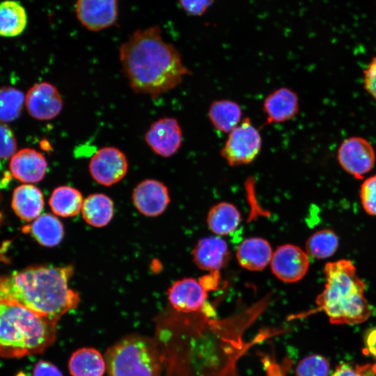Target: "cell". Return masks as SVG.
I'll return each instance as SVG.
<instances>
[{"instance_id": "29", "label": "cell", "mask_w": 376, "mask_h": 376, "mask_svg": "<svg viewBox=\"0 0 376 376\" xmlns=\"http://www.w3.org/2000/svg\"><path fill=\"white\" fill-rule=\"evenodd\" d=\"M25 97L23 93L13 87L0 89V122H12L20 116Z\"/></svg>"}, {"instance_id": "16", "label": "cell", "mask_w": 376, "mask_h": 376, "mask_svg": "<svg viewBox=\"0 0 376 376\" xmlns=\"http://www.w3.org/2000/svg\"><path fill=\"white\" fill-rule=\"evenodd\" d=\"M262 109L266 116V124L285 123L298 114L299 97L292 89L281 87L267 95Z\"/></svg>"}, {"instance_id": "33", "label": "cell", "mask_w": 376, "mask_h": 376, "mask_svg": "<svg viewBox=\"0 0 376 376\" xmlns=\"http://www.w3.org/2000/svg\"><path fill=\"white\" fill-rule=\"evenodd\" d=\"M331 376H376V363L352 366L342 363Z\"/></svg>"}, {"instance_id": "14", "label": "cell", "mask_w": 376, "mask_h": 376, "mask_svg": "<svg viewBox=\"0 0 376 376\" xmlns=\"http://www.w3.org/2000/svg\"><path fill=\"white\" fill-rule=\"evenodd\" d=\"M75 14L80 24L91 31L113 26L118 15V0H76Z\"/></svg>"}, {"instance_id": "17", "label": "cell", "mask_w": 376, "mask_h": 376, "mask_svg": "<svg viewBox=\"0 0 376 376\" xmlns=\"http://www.w3.org/2000/svg\"><path fill=\"white\" fill-rule=\"evenodd\" d=\"M229 255L228 244L220 236L201 238L192 251L196 266L210 273L219 272L227 263Z\"/></svg>"}, {"instance_id": "11", "label": "cell", "mask_w": 376, "mask_h": 376, "mask_svg": "<svg viewBox=\"0 0 376 376\" xmlns=\"http://www.w3.org/2000/svg\"><path fill=\"white\" fill-rule=\"evenodd\" d=\"M168 298L173 308L179 313H212L206 308L207 291L200 281L183 278L176 281L168 290Z\"/></svg>"}, {"instance_id": "37", "label": "cell", "mask_w": 376, "mask_h": 376, "mask_svg": "<svg viewBox=\"0 0 376 376\" xmlns=\"http://www.w3.org/2000/svg\"><path fill=\"white\" fill-rule=\"evenodd\" d=\"M32 376H63V375L55 365L41 360L36 363Z\"/></svg>"}, {"instance_id": "9", "label": "cell", "mask_w": 376, "mask_h": 376, "mask_svg": "<svg viewBox=\"0 0 376 376\" xmlns=\"http://www.w3.org/2000/svg\"><path fill=\"white\" fill-rule=\"evenodd\" d=\"M89 172L93 179L104 186H111L126 175L128 162L123 152L116 147L99 149L91 157Z\"/></svg>"}, {"instance_id": "8", "label": "cell", "mask_w": 376, "mask_h": 376, "mask_svg": "<svg viewBox=\"0 0 376 376\" xmlns=\"http://www.w3.org/2000/svg\"><path fill=\"white\" fill-rule=\"evenodd\" d=\"M337 160L340 167L357 179H362L374 167L376 154L372 144L361 136H351L340 144Z\"/></svg>"}, {"instance_id": "4", "label": "cell", "mask_w": 376, "mask_h": 376, "mask_svg": "<svg viewBox=\"0 0 376 376\" xmlns=\"http://www.w3.org/2000/svg\"><path fill=\"white\" fill-rule=\"evenodd\" d=\"M325 284L317 297L315 310L324 311L331 324H353L365 322L371 314L366 298L365 283L358 276L353 263L341 259L324 267Z\"/></svg>"}, {"instance_id": "34", "label": "cell", "mask_w": 376, "mask_h": 376, "mask_svg": "<svg viewBox=\"0 0 376 376\" xmlns=\"http://www.w3.org/2000/svg\"><path fill=\"white\" fill-rule=\"evenodd\" d=\"M363 83L366 91L376 100V56L363 70Z\"/></svg>"}, {"instance_id": "10", "label": "cell", "mask_w": 376, "mask_h": 376, "mask_svg": "<svg viewBox=\"0 0 376 376\" xmlns=\"http://www.w3.org/2000/svg\"><path fill=\"white\" fill-rule=\"evenodd\" d=\"M269 264L277 279L286 283H295L306 274L310 262L308 255L300 247L285 244L273 251Z\"/></svg>"}, {"instance_id": "22", "label": "cell", "mask_w": 376, "mask_h": 376, "mask_svg": "<svg viewBox=\"0 0 376 376\" xmlns=\"http://www.w3.org/2000/svg\"><path fill=\"white\" fill-rule=\"evenodd\" d=\"M207 115L214 129L223 133H229L241 123L242 111L236 102L223 99L210 104Z\"/></svg>"}, {"instance_id": "20", "label": "cell", "mask_w": 376, "mask_h": 376, "mask_svg": "<svg viewBox=\"0 0 376 376\" xmlns=\"http://www.w3.org/2000/svg\"><path fill=\"white\" fill-rule=\"evenodd\" d=\"M11 205L18 217L25 221H31L40 215L44 207V196L36 186L22 185L14 189Z\"/></svg>"}, {"instance_id": "35", "label": "cell", "mask_w": 376, "mask_h": 376, "mask_svg": "<svg viewBox=\"0 0 376 376\" xmlns=\"http://www.w3.org/2000/svg\"><path fill=\"white\" fill-rule=\"evenodd\" d=\"M214 0H179L182 8L189 15L201 16L213 3Z\"/></svg>"}, {"instance_id": "36", "label": "cell", "mask_w": 376, "mask_h": 376, "mask_svg": "<svg viewBox=\"0 0 376 376\" xmlns=\"http://www.w3.org/2000/svg\"><path fill=\"white\" fill-rule=\"evenodd\" d=\"M260 359L267 376H285L281 366L273 357L260 353Z\"/></svg>"}, {"instance_id": "19", "label": "cell", "mask_w": 376, "mask_h": 376, "mask_svg": "<svg viewBox=\"0 0 376 376\" xmlns=\"http://www.w3.org/2000/svg\"><path fill=\"white\" fill-rule=\"evenodd\" d=\"M273 251L266 240L252 237L244 240L238 246L236 257L243 268L251 271L265 269L272 259Z\"/></svg>"}, {"instance_id": "5", "label": "cell", "mask_w": 376, "mask_h": 376, "mask_svg": "<svg viewBox=\"0 0 376 376\" xmlns=\"http://www.w3.org/2000/svg\"><path fill=\"white\" fill-rule=\"evenodd\" d=\"M56 322L16 304L0 301V357L42 352L56 338Z\"/></svg>"}, {"instance_id": "27", "label": "cell", "mask_w": 376, "mask_h": 376, "mask_svg": "<svg viewBox=\"0 0 376 376\" xmlns=\"http://www.w3.org/2000/svg\"><path fill=\"white\" fill-rule=\"evenodd\" d=\"M83 196L77 189L67 185L55 188L49 198L52 212L62 217H74L81 210Z\"/></svg>"}, {"instance_id": "30", "label": "cell", "mask_w": 376, "mask_h": 376, "mask_svg": "<svg viewBox=\"0 0 376 376\" xmlns=\"http://www.w3.org/2000/svg\"><path fill=\"white\" fill-rule=\"evenodd\" d=\"M329 363L318 354L308 355L302 359L295 369L296 376H329Z\"/></svg>"}, {"instance_id": "21", "label": "cell", "mask_w": 376, "mask_h": 376, "mask_svg": "<svg viewBox=\"0 0 376 376\" xmlns=\"http://www.w3.org/2000/svg\"><path fill=\"white\" fill-rule=\"evenodd\" d=\"M30 234L40 244L45 247L58 245L64 237V228L61 221L54 214H40L29 225L22 228Z\"/></svg>"}, {"instance_id": "2", "label": "cell", "mask_w": 376, "mask_h": 376, "mask_svg": "<svg viewBox=\"0 0 376 376\" xmlns=\"http://www.w3.org/2000/svg\"><path fill=\"white\" fill-rule=\"evenodd\" d=\"M188 376H239L237 361L249 347L265 336L243 341L250 320L216 321L207 312L187 313Z\"/></svg>"}, {"instance_id": "32", "label": "cell", "mask_w": 376, "mask_h": 376, "mask_svg": "<svg viewBox=\"0 0 376 376\" xmlns=\"http://www.w3.org/2000/svg\"><path fill=\"white\" fill-rule=\"evenodd\" d=\"M17 150V141L12 130L4 123L0 122V159L11 158Z\"/></svg>"}, {"instance_id": "26", "label": "cell", "mask_w": 376, "mask_h": 376, "mask_svg": "<svg viewBox=\"0 0 376 376\" xmlns=\"http://www.w3.org/2000/svg\"><path fill=\"white\" fill-rule=\"evenodd\" d=\"M27 21L26 10L19 2L6 0L0 3V36L20 35L24 31Z\"/></svg>"}, {"instance_id": "6", "label": "cell", "mask_w": 376, "mask_h": 376, "mask_svg": "<svg viewBox=\"0 0 376 376\" xmlns=\"http://www.w3.org/2000/svg\"><path fill=\"white\" fill-rule=\"evenodd\" d=\"M107 376H160L162 355L156 343L140 335L122 338L104 354Z\"/></svg>"}, {"instance_id": "1", "label": "cell", "mask_w": 376, "mask_h": 376, "mask_svg": "<svg viewBox=\"0 0 376 376\" xmlns=\"http://www.w3.org/2000/svg\"><path fill=\"white\" fill-rule=\"evenodd\" d=\"M119 59L133 91L153 98L173 90L191 74L179 51L163 39L158 25L133 32L121 44Z\"/></svg>"}, {"instance_id": "38", "label": "cell", "mask_w": 376, "mask_h": 376, "mask_svg": "<svg viewBox=\"0 0 376 376\" xmlns=\"http://www.w3.org/2000/svg\"><path fill=\"white\" fill-rule=\"evenodd\" d=\"M363 343L366 353L376 360V326L366 331Z\"/></svg>"}, {"instance_id": "25", "label": "cell", "mask_w": 376, "mask_h": 376, "mask_svg": "<svg viewBox=\"0 0 376 376\" xmlns=\"http://www.w3.org/2000/svg\"><path fill=\"white\" fill-rule=\"evenodd\" d=\"M113 203L107 195L96 193L84 200L81 214L89 225L100 228L107 226L113 216Z\"/></svg>"}, {"instance_id": "13", "label": "cell", "mask_w": 376, "mask_h": 376, "mask_svg": "<svg viewBox=\"0 0 376 376\" xmlns=\"http://www.w3.org/2000/svg\"><path fill=\"white\" fill-rule=\"evenodd\" d=\"M25 104L29 115L39 120H49L62 111L63 101L55 86L42 81L31 87L25 96Z\"/></svg>"}, {"instance_id": "24", "label": "cell", "mask_w": 376, "mask_h": 376, "mask_svg": "<svg viewBox=\"0 0 376 376\" xmlns=\"http://www.w3.org/2000/svg\"><path fill=\"white\" fill-rule=\"evenodd\" d=\"M241 221L240 213L232 203L221 202L213 205L207 216L209 229L217 236L235 231Z\"/></svg>"}, {"instance_id": "18", "label": "cell", "mask_w": 376, "mask_h": 376, "mask_svg": "<svg viewBox=\"0 0 376 376\" xmlns=\"http://www.w3.org/2000/svg\"><path fill=\"white\" fill-rule=\"evenodd\" d=\"M9 168L12 175L17 180L34 183L41 181L45 176L47 162L39 151L23 148L10 158Z\"/></svg>"}, {"instance_id": "3", "label": "cell", "mask_w": 376, "mask_h": 376, "mask_svg": "<svg viewBox=\"0 0 376 376\" xmlns=\"http://www.w3.org/2000/svg\"><path fill=\"white\" fill-rule=\"evenodd\" d=\"M74 270L72 265H40L1 275L0 301L21 305L57 322L80 301L68 285Z\"/></svg>"}, {"instance_id": "23", "label": "cell", "mask_w": 376, "mask_h": 376, "mask_svg": "<svg viewBox=\"0 0 376 376\" xmlns=\"http://www.w3.org/2000/svg\"><path fill=\"white\" fill-rule=\"evenodd\" d=\"M72 376H103L106 371L104 357L96 349L83 347L71 355L68 363Z\"/></svg>"}, {"instance_id": "12", "label": "cell", "mask_w": 376, "mask_h": 376, "mask_svg": "<svg viewBox=\"0 0 376 376\" xmlns=\"http://www.w3.org/2000/svg\"><path fill=\"white\" fill-rule=\"evenodd\" d=\"M182 138L180 125L173 117H163L154 121L144 136L150 148L163 157L175 154L182 146Z\"/></svg>"}, {"instance_id": "15", "label": "cell", "mask_w": 376, "mask_h": 376, "mask_svg": "<svg viewBox=\"0 0 376 376\" xmlns=\"http://www.w3.org/2000/svg\"><path fill=\"white\" fill-rule=\"evenodd\" d=\"M132 197L135 207L147 217L160 215L170 203L167 187L155 179H146L139 182Z\"/></svg>"}, {"instance_id": "7", "label": "cell", "mask_w": 376, "mask_h": 376, "mask_svg": "<svg viewBox=\"0 0 376 376\" xmlns=\"http://www.w3.org/2000/svg\"><path fill=\"white\" fill-rule=\"evenodd\" d=\"M261 148L260 133L246 117L228 133L220 155L231 166L246 165L257 158Z\"/></svg>"}, {"instance_id": "28", "label": "cell", "mask_w": 376, "mask_h": 376, "mask_svg": "<svg viewBox=\"0 0 376 376\" xmlns=\"http://www.w3.org/2000/svg\"><path fill=\"white\" fill-rule=\"evenodd\" d=\"M339 240L331 229L325 228L313 233L306 242V252L316 259H325L333 256L338 249Z\"/></svg>"}, {"instance_id": "31", "label": "cell", "mask_w": 376, "mask_h": 376, "mask_svg": "<svg viewBox=\"0 0 376 376\" xmlns=\"http://www.w3.org/2000/svg\"><path fill=\"white\" fill-rule=\"evenodd\" d=\"M360 199L366 213L376 217V174L368 177L361 184Z\"/></svg>"}]
</instances>
